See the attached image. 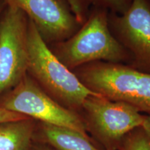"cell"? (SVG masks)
<instances>
[{"mask_svg": "<svg viewBox=\"0 0 150 150\" xmlns=\"http://www.w3.org/2000/svg\"><path fill=\"white\" fill-rule=\"evenodd\" d=\"M20 8L34 24L47 45L70 38L81 23L66 0H7Z\"/></svg>", "mask_w": 150, "mask_h": 150, "instance_id": "ba28073f", "label": "cell"}, {"mask_svg": "<svg viewBox=\"0 0 150 150\" xmlns=\"http://www.w3.org/2000/svg\"><path fill=\"white\" fill-rule=\"evenodd\" d=\"M38 131L42 140L55 150H101L78 131L50 124L40 122Z\"/></svg>", "mask_w": 150, "mask_h": 150, "instance_id": "9c48e42d", "label": "cell"}, {"mask_svg": "<svg viewBox=\"0 0 150 150\" xmlns=\"http://www.w3.org/2000/svg\"><path fill=\"white\" fill-rule=\"evenodd\" d=\"M0 108L40 122L73 129L88 136L79 114L56 102L27 73L14 88L0 97Z\"/></svg>", "mask_w": 150, "mask_h": 150, "instance_id": "277c9868", "label": "cell"}, {"mask_svg": "<svg viewBox=\"0 0 150 150\" xmlns=\"http://www.w3.org/2000/svg\"><path fill=\"white\" fill-rule=\"evenodd\" d=\"M112 35L129 54V66L150 73V0H131L122 14L108 12Z\"/></svg>", "mask_w": 150, "mask_h": 150, "instance_id": "52a82bcc", "label": "cell"}, {"mask_svg": "<svg viewBox=\"0 0 150 150\" xmlns=\"http://www.w3.org/2000/svg\"><path fill=\"white\" fill-rule=\"evenodd\" d=\"M90 91L127 103L150 116V73L128 65L93 62L72 71Z\"/></svg>", "mask_w": 150, "mask_h": 150, "instance_id": "3957f363", "label": "cell"}, {"mask_svg": "<svg viewBox=\"0 0 150 150\" xmlns=\"http://www.w3.org/2000/svg\"><path fill=\"white\" fill-rule=\"evenodd\" d=\"M35 127L29 117L0 123V150H29Z\"/></svg>", "mask_w": 150, "mask_h": 150, "instance_id": "30bf717a", "label": "cell"}, {"mask_svg": "<svg viewBox=\"0 0 150 150\" xmlns=\"http://www.w3.org/2000/svg\"><path fill=\"white\" fill-rule=\"evenodd\" d=\"M93 6L106 9L109 12L122 14L127 10L131 0H84Z\"/></svg>", "mask_w": 150, "mask_h": 150, "instance_id": "7c38bea8", "label": "cell"}, {"mask_svg": "<svg viewBox=\"0 0 150 150\" xmlns=\"http://www.w3.org/2000/svg\"><path fill=\"white\" fill-rule=\"evenodd\" d=\"M28 118L25 116L20 115V114L14 112L10 110H6L4 108H0V123L6 122L10 121H16L19 120Z\"/></svg>", "mask_w": 150, "mask_h": 150, "instance_id": "4fadbf2b", "label": "cell"}, {"mask_svg": "<svg viewBox=\"0 0 150 150\" xmlns=\"http://www.w3.org/2000/svg\"><path fill=\"white\" fill-rule=\"evenodd\" d=\"M29 18L17 6L6 2L0 15V97L27 74Z\"/></svg>", "mask_w": 150, "mask_h": 150, "instance_id": "5b68a950", "label": "cell"}, {"mask_svg": "<svg viewBox=\"0 0 150 150\" xmlns=\"http://www.w3.org/2000/svg\"><path fill=\"white\" fill-rule=\"evenodd\" d=\"M6 4V2L5 1H4V0H0V15H1V12H2L4 8L5 7Z\"/></svg>", "mask_w": 150, "mask_h": 150, "instance_id": "2e32d148", "label": "cell"}, {"mask_svg": "<svg viewBox=\"0 0 150 150\" xmlns=\"http://www.w3.org/2000/svg\"><path fill=\"white\" fill-rule=\"evenodd\" d=\"M121 150H150V138L142 127L125 136Z\"/></svg>", "mask_w": 150, "mask_h": 150, "instance_id": "8fae6325", "label": "cell"}, {"mask_svg": "<svg viewBox=\"0 0 150 150\" xmlns=\"http://www.w3.org/2000/svg\"><path fill=\"white\" fill-rule=\"evenodd\" d=\"M106 9L91 6L87 18L70 38L48 45L56 58L73 71L93 62L130 65L129 54L112 35Z\"/></svg>", "mask_w": 150, "mask_h": 150, "instance_id": "6da1fadb", "label": "cell"}, {"mask_svg": "<svg viewBox=\"0 0 150 150\" xmlns=\"http://www.w3.org/2000/svg\"><path fill=\"white\" fill-rule=\"evenodd\" d=\"M29 150H52L49 149L48 147H44V146H35V147H33L31 146V149Z\"/></svg>", "mask_w": 150, "mask_h": 150, "instance_id": "9a60e30c", "label": "cell"}, {"mask_svg": "<svg viewBox=\"0 0 150 150\" xmlns=\"http://www.w3.org/2000/svg\"><path fill=\"white\" fill-rule=\"evenodd\" d=\"M142 128L145 131V132L149 136L150 138V116L146 115L145 120L143 122V124L142 125Z\"/></svg>", "mask_w": 150, "mask_h": 150, "instance_id": "5bb4252c", "label": "cell"}, {"mask_svg": "<svg viewBox=\"0 0 150 150\" xmlns=\"http://www.w3.org/2000/svg\"><path fill=\"white\" fill-rule=\"evenodd\" d=\"M27 73L56 102L78 113L84 100L97 94L56 57L29 19Z\"/></svg>", "mask_w": 150, "mask_h": 150, "instance_id": "7a4b0ae2", "label": "cell"}, {"mask_svg": "<svg viewBox=\"0 0 150 150\" xmlns=\"http://www.w3.org/2000/svg\"><path fill=\"white\" fill-rule=\"evenodd\" d=\"M79 114L87 130L108 145L117 143L141 127L146 116L127 103L110 100L99 94L89 95Z\"/></svg>", "mask_w": 150, "mask_h": 150, "instance_id": "8992f818", "label": "cell"}, {"mask_svg": "<svg viewBox=\"0 0 150 150\" xmlns=\"http://www.w3.org/2000/svg\"><path fill=\"white\" fill-rule=\"evenodd\" d=\"M4 1H6H6H7V0H4Z\"/></svg>", "mask_w": 150, "mask_h": 150, "instance_id": "e0dca14e", "label": "cell"}]
</instances>
